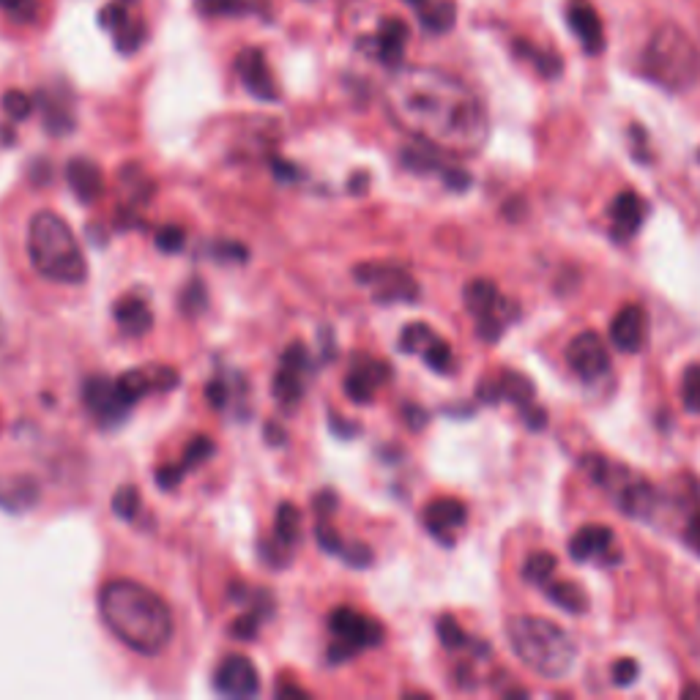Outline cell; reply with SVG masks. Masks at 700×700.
I'll return each instance as SVG.
<instances>
[{"label":"cell","mask_w":700,"mask_h":700,"mask_svg":"<svg viewBox=\"0 0 700 700\" xmlns=\"http://www.w3.org/2000/svg\"><path fill=\"white\" fill-rule=\"evenodd\" d=\"M610 219H613V236L618 241H627L640 230L646 219V203L635 192H621L610 206Z\"/></svg>","instance_id":"21"},{"label":"cell","mask_w":700,"mask_h":700,"mask_svg":"<svg viewBox=\"0 0 700 700\" xmlns=\"http://www.w3.org/2000/svg\"><path fill=\"white\" fill-rule=\"evenodd\" d=\"M643 74L668 91H687L700 77V55L687 33L665 25L654 31L640 61Z\"/></svg>","instance_id":"5"},{"label":"cell","mask_w":700,"mask_h":700,"mask_svg":"<svg viewBox=\"0 0 700 700\" xmlns=\"http://www.w3.org/2000/svg\"><path fill=\"white\" fill-rule=\"evenodd\" d=\"M649 337V318L638 304H627L610 323V340L624 353H638Z\"/></svg>","instance_id":"16"},{"label":"cell","mask_w":700,"mask_h":700,"mask_svg":"<svg viewBox=\"0 0 700 700\" xmlns=\"http://www.w3.org/2000/svg\"><path fill=\"white\" fill-rule=\"evenodd\" d=\"M405 3H408V6H413V9H416V6H419L422 0H405Z\"/></svg>","instance_id":"54"},{"label":"cell","mask_w":700,"mask_h":700,"mask_svg":"<svg viewBox=\"0 0 700 700\" xmlns=\"http://www.w3.org/2000/svg\"><path fill=\"white\" fill-rule=\"evenodd\" d=\"M214 687L225 698H255L260 692L258 668L244 654H230L219 662Z\"/></svg>","instance_id":"14"},{"label":"cell","mask_w":700,"mask_h":700,"mask_svg":"<svg viewBox=\"0 0 700 700\" xmlns=\"http://www.w3.org/2000/svg\"><path fill=\"white\" fill-rule=\"evenodd\" d=\"M66 181H69V186H72V192L83 203H93L96 197L104 192V175H102V167L96 165V162H91V159H72L69 165H66Z\"/></svg>","instance_id":"23"},{"label":"cell","mask_w":700,"mask_h":700,"mask_svg":"<svg viewBox=\"0 0 700 700\" xmlns=\"http://www.w3.org/2000/svg\"><path fill=\"white\" fill-rule=\"evenodd\" d=\"M586 468L591 479L616 501V506L629 517L651 520L657 515L659 495L643 476L632 474L629 468L602 457H586Z\"/></svg>","instance_id":"6"},{"label":"cell","mask_w":700,"mask_h":700,"mask_svg":"<svg viewBox=\"0 0 700 700\" xmlns=\"http://www.w3.org/2000/svg\"><path fill=\"white\" fill-rule=\"evenodd\" d=\"M0 337H3V326H0Z\"/></svg>","instance_id":"55"},{"label":"cell","mask_w":700,"mask_h":700,"mask_svg":"<svg viewBox=\"0 0 700 700\" xmlns=\"http://www.w3.org/2000/svg\"><path fill=\"white\" fill-rule=\"evenodd\" d=\"M206 400L214 405V408H225L230 402V389H227L222 381H211L206 386Z\"/></svg>","instance_id":"46"},{"label":"cell","mask_w":700,"mask_h":700,"mask_svg":"<svg viewBox=\"0 0 700 700\" xmlns=\"http://www.w3.org/2000/svg\"><path fill=\"white\" fill-rule=\"evenodd\" d=\"M260 9V0H195L200 17H252Z\"/></svg>","instance_id":"27"},{"label":"cell","mask_w":700,"mask_h":700,"mask_svg":"<svg viewBox=\"0 0 700 700\" xmlns=\"http://www.w3.org/2000/svg\"><path fill=\"white\" fill-rule=\"evenodd\" d=\"M214 441L208 438V435H195L192 441H189V446H186L184 457H181V468H184V474H189L192 468H197V465H203L214 454Z\"/></svg>","instance_id":"30"},{"label":"cell","mask_w":700,"mask_h":700,"mask_svg":"<svg viewBox=\"0 0 700 700\" xmlns=\"http://www.w3.org/2000/svg\"><path fill=\"white\" fill-rule=\"evenodd\" d=\"M635 676H638V665H635L632 659H618L616 665H613V681H616L618 687H627V684H632Z\"/></svg>","instance_id":"45"},{"label":"cell","mask_w":700,"mask_h":700,"mask_svg":"<svg viewBox=\"0 0 700 700\" xmlns=\"http://www.w3.org/2000/svg\"><path fill=\"white\" fill-rule=\"evenodd\" d=\"M553 569H556V558L547 556V553H534V556L525 561L523 575L525 580H531L536 586H545L547 580L553 577Z\"/></svg>","instance_id":"31"},{"label":"cell","mask_w":700,"mask_h":700,"mask_svg":"<svg viewBox=\"0 0 700 700\" xmlns=\"http://www.w3.org/2000/svg\"><path fill=\"white\" fill-rule=\"evenodd\" d=\"M301 534V515L299 509L293 504H279L277 520H274V536H277L279 545L290 547L299 542Z\"/></svg>","instance_id":"28"},{"label":"cell","mask_w":700,"mask_h":700,"mask_svg":"<svg viewBox=\"0 0 700 700\" xmlns=\"http://www.w3.org/2000/svg\"><path fill=\"white\" fill-rule=\"evenodd\" d=\"M567 22L572 25V31L577 33L580 44L586 47V52H591V55L602 52V47H605V28H602L597 9L588 0H569Z\"/></svg>","instance_id":"18"},{"label":"cell","mask_w":700,"mask_h":700,"mask_svg":"<svg viewBox=\"0 0 700 700\" xmlns=\"http://www.w3.org/2000/svg\"><path fill=\"white\" fill-rule=\"evenodd\" d=\"M681 400L690 413H700V364H692L681 378Z\"/></svg>","instance_id":"35"},{"label":"cell","mask_w":700,"mask_h":700,"mask_svg":"<svg viewBox=\"0 0 700 700\" xmlns=\"http://www.w3.org/2000/svg\"><path fill=\"white\" fill-rule=\"evenodd\" d=\"M509 643L525 668L542 679H564L577 662V643L556 621L517 616L509 621Z\"/></svg>","instance_id":"3"},{"label":"cell","mask_w":700,"mask_h":700,"mask_svg":"<svg viewBox=\"0 0 700 700\" xmlns=\"http://www.w3.org/2000/svg\"><path fill=\"white\" fill-rule=\"evenodd\" d=\"M698 640H700V629H698ZM698 654H700V651H698ZM700 659V657H698Z\"/></svg>","instance_id":"56"},{"label":"cell","mask_w":700,"mask_h":700,"mask_svg":"<svg viewBox=\"0 0 700 700\" xmlns=\"http://www.w3.org/2000/svg\"><path fill=\"white\" fill-rule=\"evenodd\" d=\"M277 695L279 698H307V692L296 687V684H279Z\"/></svg>","instance_id":"50"},{"label":"cell","mask_w":700,"mask_h":700,"mask_svg":"<svg viewBox=\"0 0 700 700\" xmlns=\"http://www.w3.org/2000/svg\"><path fill=\"white\" fill-rule=\"evenodd\" d=\"M83 400L88 405V411L96 416V422L104 424V427L121 424L134 408V402H129L118 378L113 381V378H104V375H96V378L85 381Z\"/></svg>","instance_id":"12"},{"label":"cell","mask_w":700,"mask_h":700,"mask_svg":"<svg viewBox=\"0 0 700 700\" xmlns=\"http://www.w3.org/2000/svg\"><path fill=\"white\" fill-rule=\"evenodd\" d=\"M104 627L143 657L162 654L173 635V613L165 599L134 580H110L99 591Z\"/></svg>","instance_id":"2"},{"label":"cell","mask_w":700,"mask_h":700,"mask_svg":"<svg viewBox=\"0 0 700 700\" xmlns=\"http://www.w3.org/2000/svg\"><path fill=\"white\" fill-rule=\"evenodd\" d=\"M271 170H274V175H279L282 181H296V178H301L299 167L288 165V162H282V159H274V162H271Z\"/></svg>","instance_id":"48"},{"label":"cell","mask_w":700,"mask_h":700,"mask_svg":"<svg viewBox=\"0 0 700 700\" xmlns=\"http://www.w3.org/2000/svg\"><path fill=\"white\" fill-rule=\"evenodd\" d=\"M186 244V233L178 225H165L156 233V247L162 252H181Z\"/></svg>","instance_id":"41"},{"label":"cell","mask_w":700,"mask_h":700,"mask_svg":"<svg viewBox=\"0 0 700 700\" xmlns=\"http://www.w3.org/2000/svg\"><path fill=\"white\" fill-rule=\"evenodd\" d=\"M329 629L334 643L329 646V662H348L359 651L372 649L383 640V629L378 621H372L364 613H356L353 608L331 610Z\"/></svg>","instance_id":"7"},{"label":"cell","mask_w":700,"mask_h":700,"mask_svg":"<svg viewBox=\"0 0 700 700\" xmlns=\"http://www.w3.org/2000/svg\"><path fill=\"white\" fill-rule=\"evenodd\" d=\"M334 509H337V495H334V490H323V493L315 495V512H318L320 517H329Z\"/></svg>","instance_id":"47"},{"label":"cell","mask_w":700,"mask_h":700,"mask_svg":"<svg viewBox=\"0 0 700 700\" xmlns=\"http://www.w3.org/2000/svg\"><path fill=\"white\" fill-rule=\"evenodd\" d=\"M113 512L121 520H134L140 512V493L134 484H124L121 490H115L113 495Z\"/></svg>","instance_id":"34"},{"label":"cell","mask_w":700,"mask_h":700,"mask_svg":"<svg viewBox=\"0 0 700 700\" xmlns=\"http://www.w3.org/2000/svg\"><path fill=\"white\" fill-rule=\"evenodd\" d=\"M438 635H441L443 646H446V649H460V646H465V643H468V638H465V632L460 629V624H457V621L449 616H443L441 621H438Z\"/></svg>","instance_id":"40"},{"label":"cell","mask_w":700,"mask_h":700,"mask_svg":"<svg viewBox=\"0 0 700 700\" xmlns=\"http://www.w3.org/2000/svg\"><path fill=\"white\" fill-rule=\"evenodd\" d=\"M331 427L337 430V433H345V435H350V433H356L359 427H348V424H342V422H337L334 416H331Z\"/></svg>","instance_id":"52"},{"label":"cell","mask_w":700,"mask_h":700,"mask_svg":"<svg viewBox=\"0 0 700 700\" xmlns=\"http://www.w3.org/2000/svg\"><path fill=\"white\" fill-rule=\"evenodd\" d=\"M266 441L268 443H285V430L279 424H266Z\"/></svg>","instance_id":"51"},{"label":"cell","mask_w":700,"mask_h":700,"mask_svg":"<svg viewBox=\"0 0 700 700\" xmlns=\"http://www.w3.org/2000/svg\"><path fill=\"white\" fill-rule=\"evenodd\" d=\"M140 0H110L99 11V25L113 33L115 50L121 55H134L148 39V25L137 17Z\"/></svg>","instance_id":"9"},{"label":"cell","mask_w":700,"mask_h":700,"mask_svg":"<svg viewBox=\"0 0 700 700\" xmlns=\"http://www.w3.org/2000/svg\"><path fill=\"white\" fill-rule=\"evenodd\" d=\"M433 337V329H430L427 323H411V326H405L400 337L402 353H422V350L427 348V342L433 340Z\"/></svg>","instance_id":"33"},{"label":"cell","mask_w":700,"mask_h":700,"mask_svg":"<svg viewBox=\"0 0 700 700\" xmlns=\"http://www.w3.org/2000/svg\"><path fill=\"white\" fill-rule=\"evenodd\" d=\"M569 367L575 370L577 378L583 381H597L602 375H608L610 370V353L605 348V342L594 331H583L577 334L575 340L569 342L567 348Z\"/></svg>","instance_id":"13"},{"label":"cell","mask_w":700,"mask_h":700,"mask_svg":"<svg viewBox=\"0 0 700 700\" xmlns=\"http://www.w3.org/2000/svg\"><path fill=\"white\" fill-rule=\"evenodd\" d=\"M386 110L400 129L446 151V154H476L487 143V110L463 80L441 69H397L386 93Z\"/></svg>","instance_id":"1"},{"label":"cell","mask_w":700,"mask_h":700,"mask_svg":"<svg viewBox=\"0 0 700 700\" xmlns=\"http://www.w3.org/2000/svg\"><path fill=\"white\" fill-rule=\"evenodd\" d=\"M359 186L361 189L367 186V173H356V178L350 181V189H353V192H359Z\"/></svg>","instance_id":"53"},{"label":"cell","mask_w":700,"mask_h":700,"mask_svg":"<svg viewBox=\"0 0 700 700\" xmlns=\"http://www.w3.org/2000/svg\"><path fill=\"white\" fill-rule=\"evenodd\" d=\"M416 17L427 33H446L454 28L457 6H454V0H422L416 6Z\"/></svg>","instance_id":"26"},{"label":"cell","mask_w":700,"mask_h":700,"mask_svg":"<svg viewBox=\"0 0 700 700\" xmlns=\"http://www.w3.org/2000/svg\"><path fill=\"white\" fill-rule=\"evenodd\" d=\"M236 72L241 77V83L247 88L258 102H277L279 91L274 85V77L268 72V63L263 50L258 47H249L236 58Z\"/></svg>","instance_id":"15"},{"label":"cell","mask_w":700,"mask_h":700,"mask_svg":"<svg viewBox=\"0 0 700 700\" xmlns=\"http://www.w3.org/2000/svg\"><path fill=\"white\" fill-rule=\"evenodd\" d=\"M386 381H389V364L361 359L350 367L348 378H345V394L353 402H370Z\"/></svg>","instance_id":"17"},{"label":"cell","mask_w":700,"mask_h":700,"mask_svg":"<svg viewBox=\"0 0 700 700\" xmlns=\"http://www.w3.org/2000/svg\"><path fill=\"white\" fill-rule=\"evenodd\" d=\"M372 50V55L386 66H400L402 55H405V44H408V25L397 17L381 22V28L375 33V39L364 42Z\"/></svg>","instance_id":"20"},{"label":"cell","mask_w":700,"mask_h":700,"mask_svg":"<svg viewBox=\"0 0 700 700\" xmlns=\"http://www.w3.org/2000/svg\"><path fill=\"white\" fill-rule=\"evenodd\" d=\"M113 312L126 337H143L154 326V312L140 296H124L121 301H115Z\"/></svg>","instance_id":"25"},{"label":"cell","mask_w":700,"mask_h":700,"mask_svg":"<svg viewBox=\"0 0 700 700\" xmlns=\"http://www.w3.org/2000/svg\"><path fill=\"white\" fill-rule=\"evenodd\" d=\"M315 539H318V545L326 550V553H334V556H342V550H345V542L340 539V534L337 531H331L329 525L320 520L318 525H315Z\"/></svg>","instance_id":"43"},{"label":"cell","mask_w":700,"mask_h":700,"mask_svg":"<svg viewBox=\"0 0 700 700\" xmlns=\"http://www.w3.org/2000/svg\"><path fill=\"white\" fill-rule=\"evenodd\" d=\"M517 50L523 52V58H531L539 66V72L547 74V77H556L561 72V61H558L556 55H550V52L534 50L531 44H517Z\"/></svg>","instance_id":"39"},{"label":"cell","mask_w":700,"mask_h":700,"mask_svg":"<svg viewBox=\"0 0 700 700\" xmlns=\"http://www.w3.org/2000/svg\"><path fill=\"white\" fill-rule=\"evenodd\" d=\"M542 588H545V594L556 602L558 608L569 610V613H583L588 608L586 594L575 583H550L547 580Z\"/></svg>","instance_id":"29"},{"label":"cell","mask_w":700,"mask_h":700,"mask_svg":"<svg viewBox=\"0 0 700 700\" xmlns=\"http://www.w3.org/2000/svg\"><path fill=\"white\" fill-rule=\"evenodd\" d=\"M687 542H690V547L695 553H700V512L692 517L690 525H687Z\"/></svg>","instance_id":"49"},{"label":"cell","mask_w":700,"mask_h":700,"mask_svg":"<svg viewBox=\"0 0 700 700\" xmlns=\"http://www.w3.org/2000/svg\"><path fill=\"white\" fill-rule=\"evenodd\" d=\"M309 375H312V361H309L307 348L301 342L290 345L282 353L279 372L274 375V383H271V392H274V397H277V402L285 411L299 405L301 397H304V389H307Z\"/></svg>","instance_id":"11"},{"label":"cell","mask_w":700,"mask_h":700,"mask_svg":"<svg viewBox=\"0 0 700 700\" xmlns=\"http://www.w3.org/2000/svg\"><path fill=\"white\" fill-rule=\"evenodd\" d=\"M42 107H44V126H47V132L50 134L72 132L74 118L69 115V110H63L61 104L50 102V99H44Z\"/></svg>","instance_id":"36"},{"label":"cell","mask_w":700,"mask_h":700,"mask_svg":"<svg viewBox=\"0 0 700 700\" xmlns=\"http://www.w3.org/2000/svg\"><path fill=\"white\" fill-rule=\"evenodd\" d=\"M465 307L476 318L479 334L484 340H498L504 334L509 323V301L501 296V290L495 288L490 279H474L465 288Z\"/></svg>","instance_id":"8"},{"label":"cell","mask_w":700,"mask_h":700,"mask_svg":"<svg viewBox=\"0 0 700 700\" xmlns=\"http://www.w3.org/2000/svg\"><path fill=\"white\" fill-rule=\"evenodd\" d=\"M3 110L11 121H25L33 113V99L22 91L3 93Z\"/></svg>","instance_id":"37"},{"label":"cell","mask_w":700,"mask_h":700,"mask_svg":"<svg viewBox=\"0 0 700 700\" xmlns=\"http://www.w3.org/2000/svg\"><path fill=\"white\" fill-rule=\"evenodd\" d=\"M422 359L427 361V367H433L441 375L452 370V348L441 337H433V340L427 342V348L422 350Z\"/></svg>","instance_id":"32"},{"label":"cell","mask_w":700,"mask_h":700,"mask_svg":"<svg viewBox=\"0 0 700 700\" xmlns=\"http://www.w3.org/2000/svg\"><path fill=\"white\" fill-rule=\"evenodd\" d=\"M353 277L359 279L361 285L375 290V301L381 304H394V301H416L419 299V288L416 282L408 277V271L400 266H386V263H361Z\"/></svg>","instance_id":"10"},{"label":"cell","mask_w":700,"mask_h":700,"mask_svg":"<svg viewBox=\"0 0 700 700\" xmlns=\"http://www.w3.org/2000/svg\"><path fill=\"white\" fill-rule=\"evenodd\" d=\"M208 304V296L206 290H203V285H200V279H192V285L184 290V296H181V309H184L186 315H197L200 309Z\"/></svg>","instance_id":"42"},{"label":"cell","mask_w":700,"mask_h":700,"mask_svg":"<svg viewBox=\"0 0 700 700\" xmlns=\"http://www.w3.org/2000/svg\"><path fill=\"white\" fill-rule=\"evenodd\" d=\"M342 558L348 561L350 567H370L372 564V550L367 545H359V542H353V545H348L345 550H342Z\"/></svg>","instance_id":"44"},{"label":"cell","mask_w":700,"mask_h":700,"mask_svg":"<svg viewBox=\"0 0 700 700\" xmlns=\"http://www.w3.org/2000/svg\"><path fill=\"white\" fill-rule=\"evenodd\" d=\"M39 501V482L33 476H0V509L25 512Z\"/></svg>","instance_id":"24"},{"label":"cell","mask_w":700,"mask_h":700,"mask_svg":"<svg viewBox=\"0 0 700 700\" xmlns=\"http://www.w3.org/2000/svg\"><path fill=\"white\" fill-rule=\"evenodd\" d=\"M28 255L33 268L42 277L63 285H83L88 277V263L72 227L55 211H39L33 214L28 225Z\"/></svg>","instance_id":"4"},{"label":"cell","mask_w":700,"mask_h":700,"mask_svg":"<svg viewBox=\"0 0 700 700\" xmlns=\"http://www.w3.org/2000/svg\"><path fill=\"white\" fill-rule=\"evenodd\" d=\"M465 520H468L465 506L460 501H454V498H441V501H433L424 509V523L430 528V534L438 536L446 545H452L454 534L463 528Z\"/></svg>","instance_id":"19"},{"label":"cell","mask_w":700,"mask_h":700,"mask_svg":"<svg viewBox=\"0 0 700 700\" xmlns=\"http://www.w3.org/2000/svg\"><path fill=\"white\" fill-rule=\"evenodd\" d=\"M569 553L575 561H599V558H610L613 553V531L605 525H586L580 528L572 542H569Z\"/></svg>","instance_id":"22"},{"label":"cell","mask_w":700,"mask_h":700,"mask_svg":"<svg viewBox=\"0 0 700 700\" xmlns=\"http://www.w3.org/2000/svg\"><path fill=\"white\" fill-rule=\"evenodd\" d=\"M0 9L17 22H33L39 17V0H0Z\"/></svg>","instance_id":"38"}]
</instances>
